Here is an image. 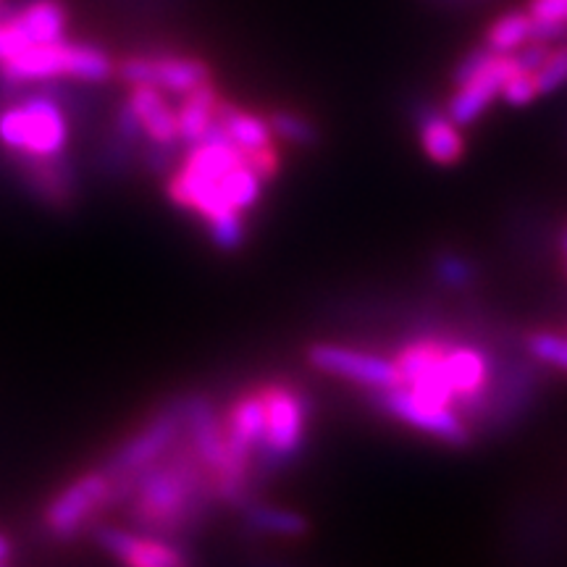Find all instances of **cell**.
I'll return each mask as SVG.
<instances>
[{
	"label": "cell",
	"mask_w": 567,
	"mask_h": 567,
	"mask_svg": "<svg viewBox=\"0 0 567 567\" xmlns=\"http://www.w3.org/2000/svg\"><path fill=\"white\" fill-rule=\"evenodd\" d=\"M130 109L137 116L142 126V134L158 147H176L182 145L179 126H176V111L168 105L166 97L158 87L151 84H137L130 87V97H126Z\"/></svg>",
	"instance_id": "cell-15"
},
{
	"label": "cell",
	"mask_w": 567,
	"mask_h": 567,
	"mask_svg": "<svg viewBox=\"0 0 567 567\" xmlns=\"http://www.w3.org/2000/svg\"><path fill=\"white\" fill-rule=\"evenodd\" d=\"M563 255H565V266H567V229L563 234Z\"/></svg>",
	"instance_id": "cell-28"
},
{
	"label": "cell",
	"mask_w": 567,
	"mask_h": 567,
	"mask_svg": "<svg viewBox=\"0 0 567 567\" xmlns=\"http://www.w3.org/2000/svg\"><path fill=\"white\" fill-rule=\"evenodd\" d=\"M95 542L122 567H195L193 557L166 536L142 534L118 526H101Z\"/></svg>",
	"instance_id": "cell-11"
},
{
	"label": "cell",
	"mask_w": 567,
	"mask_h": 567,
	"mask_svg": "<svg viewBox=\"0 0 567 567\" xmlns=\"http://www.w3.org/2000/svg\"><path fill=\"white\" fill-rule=\"evenodd\" d=\"M11 555H13V544H11V538L0 534V563H9Z\"/></svg>",
	"instance_id": "cell-26"
},
{
	"label": "cell",
	"mask_w": 567,
	"mask_h": 567,
	"mask_svg": "<svg viewBox=\"0 0 567 567\" xmlns=\"http://www.w3.org/2000/svg\"><path fill=\"white\" fill-rule=\"evenodd\" d=\"M205 226H208L210 243L224 252L239 250L247 239L245 213H224V216L205 221Z\"/></svg>",
	"instance_id": "cell-23"
},
{
	"label": "cell",
	"mask_w": 567,
	"mask_h": 567,
	"mask_svg": "<svg viewBox=\"0 0 567 567\" xmlns=\"http://www.w3.org/2000/svg\"><path fill=\"white\" fill-rule=\"evenodd\" d=\"M258 389L264 400L266 429L255 455V481H266L300 460L310 442L313 400L292 381H264Z\"/></svg>",
	"instance_id": "cell-2"
},
{
	"label": "cell",
	"mask_w": 567,
	"mask_h": 567,
	"mask_svg": "<svg viewBox=\"0 0 567 567\" xmlns=\"http://www.w3.org/2000/svg\"><path fill=\"white\" fill-rule=\"evenodd\" d=\"M0 74L11 84H34L53 80L105 82L116 74V63L105 51L87 42H69L66 38L48 45H34L30 51L0 63Z\"/></svg>",
	"instance_id": "cell-3"
},
{
	"label": "cell",
	"mask_w": 567,
	"mask_h": 567,
	"mask_svg": "<svg viewBox=\"0 0 567 567\" xmlns=\"http://www.w3.org/2000/svg\"><path fill=\"white\" fill-rule=\"evenodd\" d=\"M268 126H271L276 142L295 147H313L318 142V130L308 116L292 109H274L268 113Z\"/></svg>",
	"instance_id": "cell-19"
},
{
	"label": "cell",
	"mask_w": 567,
	"mask_h": 567,
	"mask_svg": "<svg viewBox=\"0 0 567 567\" xmlns=\"http://www.w3.org/2000/svg\"><path fill=\"white\" fill-rule=\"evenodd\" d=\"M530 76H534L538 97L551 95V92L567 84V42H555L549 53L544 55V61L530 71Z\"/></svg>",
	"instance_id": "cell-22"
},
{
	"label": "cell",
	"mask_w": 567,
	"mask_h": 567,
	"mask_svg": "<svg viewBox=\"0 0 567 567\" xmlns=\"http://www.w3.org/2000/svg\"><path fill=\"white\" fill-rule=\"evenodd\" d=\"M534 40V21H530L526 9H509L499 13L492 24L486 27L484 42L488 51L494 53H517Z\"/></svg>",
	"instance_id": "cell-18"
},
{
	"label": "cell",
	"mask_w": 567,
	"mask_h": 567,
	"mask_svg": "<svg viewBox=\"0 0 567 567\" xmlns=\"http://www.w3.org/2000/svg\"><path fill=\"white\" fill-rule=\"evenodd\" d=\"M434 274L446 289H467L473 281H476V268H473L471 260L457 252L439 255L434 260Z\"/></svg>",
	"instance_id": "cell-24"
},
{
	"label": "cell",
	"mask_w": 567,
	"mask_h": 567,
	"mask_svg": "<svg viewBox=\"0 0 567 567\" xmlns=\"http://www.w3.org/2000/svg\"><path fill=\"white\" fill-rule=\"evenodd\" d=\"M0 567H11V565L9 563H0Z\"/></svg>",
	"instance_id": "cell-29"
},
{
	"label": "cell",
	"mask_w": 567,
	"mask_h": 567,
	"mask_svg": "<svg viewBox=\"0 0 567 567\" xmlns=\"http://www.w3.org/2000/svg\"><path fill=\"white\" fill-rule=\"evenodd\" d=\"M365 396L381 415L446 446L463 450L473 442V429L455 405H439V402L425 400L402 384L392 389H373V392H365Z\"/></svg>",
	"instance_id": "cell-6"
},
{
	"label": "cell",
	"mask_w": 567,
	"mask_h": 567,
	"mask_svg": "<svg viewBox=\"0 0 567 567\" xmlns=\"http://www.w3.org/2000/svg\"><path fill=\"white\" fill-rule=\"evenodd\" d=\"M523 69L517 53H494L488 55L471 80L455 84V92L446 103V116L457 126H473L492 105L502 97V87L509 76Z\"/></svg>",
	"instance_id": "cell-10"
},
{
	"label": "cell",
	"mask_w": 567,
	"mask_h": 567,
	"mask_svg": "<svg viewBox=\"0 0 567 567\" xmlns=\"http://www.w3.org/2000/svg\"><path fill=\"white\" fill-rule=\"evenodd\" d=\"M526 11L534 21V40L555 42L567 32V0H528Z\"/></svg>",
	"instance_id": "cell-20"
},
{
	"label": "cell",
	"mask_w": 567,
	"mask_h": 567,
	"mask_svg": "<svg viewBox=\"0 0 567 567\" xmlns=\"http://www.w3.org/2000/svg\"><path fill=\"white\" fill-rule=\"evenodd\" d=\"M502 101L507 105H513V109H523V105H530L534 101H538V92H536V84H534V76H530V71L520 69L517 74L509 76L505 82V87H502Z\"/></svg>",
	"instance_id": "cell-25"
},
{
	"label": "cell",
	"mask_w": 567,
	"mask_h": 567,
	"mask_svg": "<svg viewBox=\"0 0 567 567\" xmlns=\"http://www.w3.org/2000/svg\"><path fill=\"white\" fill-rule=\"evenodd\" d=\"M6 11H9V0H0V17H6Z\"/></svg>",
	"instance_id": "cell-27"
},
{
	"label": "cell",
	"mask_w": 567,
	"mask_h": 567,
	"mask_svg": "<svg viewBox=\"0 0 567 567\" xmlns=\"http://www.w3.org/2000/svg\"><path fill=\"white\" fill-rule=\"evenodd\" d=\"M69 122L51 97H27L0 111V145L27 161H53L66 151Z\"/></svg>",
	"instance_id": "cell-4"
},
{
	"label": "cell",
	"mask_w": 567,
	"mask_h": 567,
	"mask_svg": "<svg viewBox=\"0 0 567 567\" xmlns=\"http://www.w3.org/2000/svg\"><path fill=\"white\" fill-rule=\"evenodd\" d=\"M6 24L17 34L21 53L34 45H48L66 38V9L61 0H30L19 11L6 13Z\"/></svg>",
	"instance_id": "cell-12"
},
{
	"label": "cell",
	"mask_w": 567,
	"mask_h": 567,
	"mask_svg": "<svg viewBox=\"0 0 567 567\" xmlns=\"http://www.w3.org/2000/svg\"><path fill=\"white\" fill-rule=\"evenodd\" d=\"M415 130L425 158L436 166L452 168L465 158L463 130L434 105H421L415 111Z\"/></svg>",
	"instance_id": "cell-13"
},
{
	"label": "cell",
	"mask_w": 567,
	"mask_h": 567,
	"mask_svg": "<svg viewBox=\"0 0 567 567\" xmlns=\"http://www.w3.org/2000/svg\"><path fill=\"white\" fill-rule=\"evenodd\" d=\"M130 499L134 526L142 534L166 538L189 534V528L200 526L213 502H218L210 473L184 436L134 481Z\"/></svg>",
	"instance_id": "cell-1"
},
{
	"label": "cell",
	"mask_w": 567,
	"mask_h": 567,
	"mask_svg": "<svg viewBox=\"0 0 567 567\" xmlns=\"http://www.w3.org/2000/svg\"><path fill=\"white\" fill-rule=\"evenodd\" d=\"M243 515H245V526L260 536L302 538L310 534L308 517L287 507H274V505H264V502L250 499L247 505H243Z\"/></svg>",
	"instance_id": "cell-17"
},
{
	"label": "cell",
	"mask_w": 567,
	"mask_h": 567,
	"mask_svg": "<svg viewBox=\"0 0 567 567\" xmlns=\"http://www.w3.org/2000/svg\"><path fill=\"white\" fill-rule=\"evenodd\" d=\"M182 97L184 101L176 109V126H179V140L184 151H187V147H193L208 137L213 124H216V111L218 103H221V95L213 87V82H208Z\"/></svg>",
	"instance_id": "cell-16"
},
{
	"label": "cell",
	"mask_w": 567,
	"mask_h": 567,
	"mask_svg": "<svg viewBox=\"0 0 567 567\" xmlns=\"http://www.w3.org/2000/svg\"><path fill=\"white\" fill-rule=\"evenodd\" d=\"M305 360H308V365L313 371L331 375V379L350 381L354 386H363L365 392L402 384L394 358H384L379 352L354 350V347L331 342H316L305 350Z\"/></svg>",
	"instance_id": "cell-8"
},
{
	"label": "cell",
	"mask_w": 567,
	"mask_h": 567,
	"mask_svg": "<svg viewBox=\"0 0 567 567\" xmlns=\"http://www.w3.org/2000/svg\"><path fill=\"white\" fill-rule=\"evenodd\" d=\"M111 492L113 481L103 467L82 473L48 502L45 513H42V526L59 542L80 536L92 517L103 513L105 505H111Z\"/></svg>",
	"instance_id": "cell-7"
},
{
	"label": "cell",
	"mask_w": 567,
	"mask_h": 567,
	"mask_svg": "<svg viewBox=\"0 0 567 567\" xmlns=\"http://www.w3.org/2000/svg\"><path fill=\"white\" fill-rule=\"evenodd\" d=\"M118 80L130 87L137 84H151L161 92H172V95H187L200 87V84L213 82L210 66L197 55H130V59L116 63Z\"/></svg>",
	"instance_id": "cell-9"
},
{
	"label": "cell",
	"mask_w": 567,
	"mask_h": 567,
	"mask_svg": "<svg viewBox=\"0 0 567 567\" xmlns=\"http://www.w3.org/2000/svg\"><path fill=\"white\" fill-rule=\"evenodd\" d=\"M184 436V405L182 400L163 408L151 423H145L137 434L113 452L103 471L113 481L111 502H122L130 496L134 481L147 471L153 463L174 450V444Z\"/></svg>",
	"instance_id": "cell-5"
},
{
	"label": "cell",
	"mask_w": 567,
	"mask_h": 567,
	"mask_svg": "<svg viewBox=\"0 0 567 567\" xmlns=\"http://www.w3.org/2000/svg\"><path fill=\"white\" fill-rule=\"evenodd\" d=\"M216 126L224 132V137L245 155V158H252V155L276 151V147H279L266 116H258V113H250L239 109V105L226 103L224 97L216 111Z\"/></svg>",
	"instance_id": "cell-14"
},
{
	"label": "cell",
	"mask_w": 567,
	"mask_h": 567,
	"mask_svg": "<svg viewBox=\"0 0 567 567\" xmlns=\"http://www.w3.org/2000/svg\"><path fill=\"white\" fill-rule=\"evenodd\" d=\"M526 344L528 358L538 365L555 368V371H565L567 373V334H559V331H530L523 339Z\"/></svg>",
	"instance_id": "cell-21"
}]
</instances>
